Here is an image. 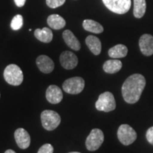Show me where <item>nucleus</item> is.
I'll list each match as a JSON object with an SVG mask.
<instances>
[{"label":"nucleus","mask_w":153,"mask_h":153,"mask_svg":"<svg viewBox=\"0 0 153 153\" xmlns=\"http://www.w3.org/2000/svg\"><path fill=\"white\" fill-rule=\"evenodd\" d=\"M146 85L145 78L140 74L131 75L122 86V95L128 104H135L140 98Z\"/></svg>","instance_id":"obj_1"},{"label":"nucleus","mask_w":153,"mask_h":153,"mask_svg":"<svg viewBox=\"0 0 153 153\" xmlns=\"http://www.w3.org/2000/svg\"><path fill=\"white\" fill-rule=\"evenodd\" d=\"M4 77L5 81L9 85L19 86L23 82L24 74L22 70L18 65L11 64L5 68L4 71Z\"/></svg>","instance_id":"obj_2"},{"label":"nucleus","mask_w":153,"mask_h":153,"mask_svg":"<svg viewBox=\"0 0 153 153\" xmlns=\"http://www.w3.org/2000/svg\"><path fill=\"white\" fill-rule=\"evenodd\" d=\"M42 126L47 131H53L60 124V116L52 110H45L41 113Z\"/></svg>","instance_id":"obj_3"},{"label":"nucleus","mask_w":153,"mask_h":153,"mask_svg":"<svg viewBox=\"0 0 153 153\" xmlns=\"http://www.w3.org/2000/svg\"><path fill=\"white\" fill-rule=\"evenodd\" d=\"M95 106L97 110L101 111L109 112L114 111L116 107V103L113 94L106 91L99 95L98 100L96 101Z\"/></svg>","instance_id":"obj_4"},{"label":"nucleus","mask_w":153,"mask_h":153,"mask_svg":"<svg viewBox=\"0 0 153 153\" xmlns=\"http://www.w3.org/2000/svg\"><path fill=\"white\" fill-rule=\"evenodd\" d=\"M103 3L112 12L124 14L130 10L131 0H102Z\"/></svg>","instance_id":"obj_5"},{"label":"nucleus","mask_w":153,"mask_h":153,"mask_svg":"<svg viewBox=\"0 0 153 153\" xmlns=\"http://www.w3.org/2000/svg\"><path fill=\"white\" fill-rule=\"evenodd\" d=\"M85 80L79 76H74L66 79L62 84V89L66 93L70 94H78L85 88Z\"/></svg>","instance_id":"obj_6"},{"label":"nucleus","mask_w":153,"mask_h":153,"mask_svg":"<svg viewBox=\"0 0 153 153\" xmlns=\"http://www.w3.org/2000/svg\"><path fill=\"white\" fill-rule=\"evenodd\" d=\"M118 138L124 145H131L137 138V133L131 126L128 124L120 126L117 132Z\"/></svg>","instance_id":"obj_7"},{"label":"nucleus","mask_w":153,"mask_h":153,"mask_svg":"<svg viewBox=\"0 0 153 153\" xmlns=\"http://www.w3.org/2000/svg\"><path fill=\"white\" fill-rule=\"evenodd\" d=\"M104 140V133L100 129L94 128L91 131L86 140V147L89 151L97 150L102 145Z\"/></svg>","instance_id":"obj_8"},{"label":"nucleus","mask_w":153,"mask_h":153,"mask_svg":"<svg viewBox=\"0 0 153 153\" xmlns=\"http://www.w3.org/2000/svg\"><path fill=\"white\" fill-rule=\"evenodd\" d=\"M60 62L62 68L66 70H72L78 64V58L74 53L70 51H64L60 56Z\"/></svg>","instance_id":"obj_9"},{"label":"nucleus","mask_w":153,"mask_h":153,"mask_svg":"<svg viewBox=\"0 0 153 153\" xmlns=\"http://www.w3.org/2000/svg\"><path fill=\"white\" fill-rule=\"evenodd\" d=\"M139 46L141 53L146 56L153 55V36L144 34L139 40Z\"/></svg>","instance_id":"obj_10"},{"label":"nucleus","mask_w":153,"mask_h":153,"mask_svg":"<svg viewBox=\"0 0 153 153\" xmlns=\"http://www.w3.org/2000/svg\"><path fill=\"white\" fill-rule=\"evenodd\" d=\"M14 137L16 144L21 149H26L30 146V135L24 128H18L14 132Z\"/></svg>","instance_id":"obj_11"},{"label":"nucleus","mask_w":153,"mask_h":153,"mask_svg":"<svg viewBox=\"0 0 153 153\" xmlns=\"http://www.w3.org/2000/svg\"><path fill=\"white\" fill-rule=\"evenodd\" d=\"M45 97L48 102L51 104H59L62 100L63 94L60 88L56 85H51L48 87Z\"/></svg>","instance_id":"obj_12"},{"label":"nucleus","mask_w":153,"mask_h":153,"mask_svg":"<svg viewBox=\"0 0 153 153\" xmlns=\"http://www.w3.org/2000/svg\"><path fill=\"white\" fill-rule=\"evenodd\" d=\"M36 65L42 72L45 74L51 73L54 70L55 65L53 61L46 55H40L36 59Z\"/></svg>","instance_id":"obj_13"},{"label":"nucleus","mask_w":153,"mask_h":153,"mask_svg":"<svg viewBox=\"0 0 153 153\" xmlns=\"http://www.w3.org/2000/svg\"><path fill=\"white\" fill-rule=\"evenodd\" d=\"M62 38L67 45L74 51H79L81 48V44L75 37L73 33L70 30H65L62 33Z\"/></svg>","instance_id":"obj_14"},{"label":"nucleus","mask_w":153,"mask_h":153,"mask_svg":"<svg viewBox=\"0 0 153 153\" xmlns=\"http://www.w3.org/2000/svg\"><path fill=\"white\" fill-rule=\"evenodd\" d=\"M87 47L94 55H98L101 51V43L100 40L94 36H87L85 40Z\"/></svg>","instance_id":"obj_15"},{"label":"nucleus","mask_w":153,"mask_h":153,"mask_svg":"<svg viewBox=\"0 0 153 153\" xmlns=\"http://www.w3.org/2000/svg\"><path fill=\"white\" fill-rule=\"evenodd\" d=\"M48 25L55 30L62 29L65 26L66 22L62 16L57 14L50 15L47 19Z\"/></svg>","instance_id":"obj_16"},{"label":"nucleus","mask_w":153,"mask_h":153,"mask_svg":"<svg viewBox=\"0 0 153 153\" xmlns=\"http://www.w3.org/2000/svg\"><path fill=\"white\" fill-rule=\"evenodd\" d=\"M34 36L38 41L45 43H48L52 41L53 37L52 30L46 27L42 28V29L37 28L34 31Z\"/></svg>","instance_id":"obj_17"},{"label":"nucleus","mask_w":153,"mask_h":153,"mask_svg":"<svg viewBox=\"0 0 153 153\" xmlns=\"http://www.w3.org/2000/svg\"><path fill=\"white\" fill-rule=\"evenodd\" d=\"M122 62L119 60H108L104 62L103 69L108 74H114L120 71L122 68Z\"/></svg>","instance_id":"obj_18"},{"label":"nucleus","mask_w":153,"mask_h":153,"mask_svg":"<svg viewBox=\"0 0 153 153\" xmlns=\"http://www.w3.org/2000/svg\"><path fill=\"white\" fill-rule=\"evenodd\" d=\"M82 26L85 30L94 33H101L104 31V28L99 23L91 19H86L84 21Z\"/></svg>","instance_id":"obj_19"},{"label":"nucleus","mask_w":153,"mask_h":153,"mask_svg":"<svg viewBox=\"0 0 153 153\" xmlns=\"http://www.w3.org/2000/svg\"><path fill=\"white\" fill-rule=\"evenodd\" d=\"M108 55L112 58H121L126 57L128 54V48L122 44L115 45L108 50Z\"/></svg>","instance_id":"obj_20"},{"label":"nucleus","mask_w":153,"mask_h":153,"mask_svg":"<svg viewBox=\"0 0 153 153\" xmlns=\"http://www.w3.org/2000/svg\"><path fill=\"white\" fill-rule=\"evenodd\" d=\"M146 11L145 0H134L133 14L135 18L140 19L144 16Z\"/></svg>","instance_id":"obj_21"},{"label":"nucleus","mask_w":153,"mask_h":153,"mask_svg":"<svg viewBox=\"0 0 153 153\" xmlns=\"http://www.w3.org/2000/svg\"><path fill=\"white\" fill-rule=\"evenodd\" d=\"M23 23H24L23 16L20 14H17L11 20V28L14 30H19L23 26Z\"/></svg>","instance_id":"obj_22"},{"label":"nucleus","mask_w":153,"mask_h":153,"mask_svg":"<svg viewBox=\"0 0 153 153\" xmlns=\"http://www.w3.org/2000/svg\"><path fill=\"white\" fill-rule=\"evenodd\" d=\"M65 2V0H46V4L50 8L55 9L60 7Z\"/></svg>","instance_id":"obj_23"},{"label":"nucleus","mask_w":153,"mask_h":153,"mask_svg":"<svg viewBox=\"0 0 153 153\" xmlns=\"http://www.w3.org/2000/svg\"><path fill=\"white\" fill-rule=\"evenodd\" d=\"M53 147L51 144H45L41 147L38 153H53Z\"/></svg>","instance_id":"obj_24"},{"label":"nucleus","mask_w":153,"mask_h":153,"mask_svg":"<svg viewBox=\"0 0 153 153\" xmlns=\"http://www.w3.org/2000/svg\"><path fill=\"white\" fill-rule=\"evenodd\" d=\"M147 140L150 144L153 145V126L149 128L146 133Z\"/></svg>","instance_id":"obj_25"},{"label":"nucleus","mask_w":153,"mask_h":153,"mask_svg":"<svg viewBox=\"0 0 153 153\" xmlns=\"http://www.w3.org/2000/svg\"><path fill=\"white\" fill-rule=\"evenodd\" d=\"M26 0H14V2L16 4V5L19 7H24L25 3H26Z\"/></svg>","instance_id":"obj_26"},{"label":"nucleus","mask_w":153,"mask_h":153,"mask_svg":"<svg viewBox=\"0 0 153 153\" xmlns=\"http://www.w3.org/2000/svg\"><path fill=\"white\" fill-rule=\"evenodd\" d=\"M4 153H16V152H15L14 151L12 150H6V152Z\"/></svg>","instance_id":"obj_27"},{"label":"nucleus","mask_w":153,"mask_h":153,"mask_svg":"<svg viewBox=\"0 0 153 153\" xmlns=\"http://www.w3.org/2000/svg\"><path fill=\"white\" fill-rule=\"evenodd\" d=\"M69 153H80V152H69Z\"/></svg>","instance_id":"obj_28"},{"label":"nucleus","mask_w":153,"mask_h":153,"mask_svg":"<svg viewBox=\"0 0 153 153\" xmlns=\"http://www.w3.org/2000/svg\"><path fill=\"white\" fill-rule=\"evenodd\" d=\"M0 97H1V94H0Z\"/></svg>","instance_id":"obj_29"}]
</instances>
